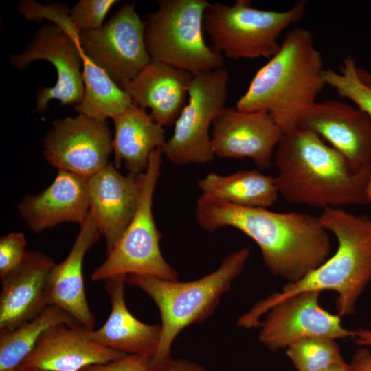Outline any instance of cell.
Masks as SVG:
<instances>
[{
	"mask_svg": "<svg viewBox=\"0 0 371 371\" xmlns=\"http://www.w3.org/2000/svg\"><path fill=\"white\" fill-rule=\"evenodd\" d=\"M115 0H80L69 10V20L78 33L94 30L103 25L104 20Z\"/></svg>",
	"mask_w": 371,
	"mask_h": 371,
	"instance_id": "obj_29",
	"label": "cell"
},
{
	"mask_svg": "<svg viewBox=\"0 0 371 371\" xmlns=\"http://www.w3.org/2000/svg\"><path fill=\"white\" fill-rule=\"evenodd\" d=\"M323 58L311 31H289L278 52L260 68L237 101L240 112H267L283 134L299 126L302 115L315 104L326 85Z\"/></svg>",
	"mask_w": 371,
	"mask_h": 371,
	"instance_id": "obj_3",
	"label": "cell"
},
{
	"mask_svg": "<svg viewBox=\"0 0 371 371\" xmlns=\"http://www.w3.org/2000/svg\"><path fill=\"white\" fill-rule=\"evenodd\" d=\"M320 293L304 291L273 305L259 323V341L276 352L307 338H352L355 332L342 326L341 317L319 305Z\"/></svg>",
	"mask_w": 371,
	"mask_h": 371,
	"instance_id": "obj_12",
	"label": "cell"
},
{
	"mask_svg": "<svg viewBox=\"0 0 371 371\" xmlns=\"http://www.w3.org/2000/svg\"><path fill=\"white\" fill-rule=\"evenodd\" d=\"M354 342L362 347H371V329L358 328L354 330Z\"/></svg>",
	"mask_w": 371,
	"mask_h": 371,
	"instance_id": "obj_34",
	"label": "cell"
},
{
	"mask_svg": "<svg viewBox=\"0 0 371 371\" xmlns=\"http://www.w3.org/2000/svg\"><path fill=\"white\" fill-rule=\"evenodd\" d=\"M147 15L144 38L151 60L186 71L193 76L223 67V55L203 37L205 0H160Z\"/></svg>",
	"mask_w": 371,
	"mask_h": 371,
	"instance_id": "obj_6",
	"label": "cell"
},
{
	"mask_svg": "<svg viewBox=\"0 0 371 371\" xmlns=\"http://www.w3.org/2000/svg\"><path fill=\"white\" fill-rule=\"evenodd\" d=\"M357 71L359 78L365 83L371 85V72L366 71L360 67H358Z\"/></svg>",
	"mask_w": 371,
	"mask_h": 371,
	"instance_id": "obj_35",
	"label": "cell"
},
{
	"mask_svg": "<svg viewBox=\"0 0 371 371\" xmlns=\"http://www.w3.org/2000/svg\"><path fill=\"white\" fill-rule=\"evenodd\" d=\"M286 355L297 371H321L344 361L335 339L311 337L287 348Z\"/></svg>",
	"mask_w": 371,
	"mask_h": 371,
	"instance_id": "obj_27",
	"label": "cell"
},
{
	"mask_svg": "<svg viewBox=\"0 0 371 371\" xmlns=\"http://www.w3.org/2000/svg\"><path fill=\"white\" fill-rule=\"evenodd\" d=\"M366 194L368 203L371 202V172L366 184Z\"/></svg>",
	"mask_w": 371,
	"mask_h": 371,
	"instance_id": "obj_37",
	"label": "cell"
},
{
	"mask_svg": "<svg viewBox=\"0 0 371 371\" xmlns=\"http://www.w3.org/2000/svg\"><path fill=\"white\" fill-rule=\"evenodd\" d=\"M26 238L21 232H12L0 238V278L16 269L25 260Z\"/></svg>",
	"mask_w": 371,
	"mask_h": 371,
	"instance_id": "obj_30",
	"label": "cell"
},
{
	"mask_svg": "<svg viewBox=\"0 0 371 371\" xmlns=\"http://www.w3.org/2000/svg\"><path fill=\"white\" fill-rule=\"evenodd\" d=\"M54 260L28 251L16 269L1 278L0 330H12L38 316L48 304Z\"/></svg>",
	"mask_w": 371,
	"mask_h": 371,
	"instance_id": "obj_18",
	"label": "cell"
},
{
	"mask_svg": "<svg viewBox=\"0 0 371 371\" xmlns=\"http://www.w3.org/2000/svg\"><path fill=\"white\" fill-rule=\"evenodd\" d=\"M192 79L193 76L186 71L151 60L121 89L138 106L150 109L149 115L155 122L169 126L187 103Z\"/></svg>",
	"mask_w": 371,
	"mask_h": 371,
	"instance_id": "obj_20",
	"label": "cell"
},
{
	"mask_svg": "<svg viewBox=\"0 0 371 371\" xmlns=\"http://www.w3.org/2000/svg\"><path fill=\"white\" fill-rule=\"evenodd\" d=\"M306 0L278 12L260 10L250 0H237L232 5L210 3L203 18V30L211 48L231 59L271 58L280 49L278 39L290 25L302 19Z\"/></svg>",
	"mask_w": 371,
	"mask_h": 371,
	"instance_id": "obj_7",
	"label": "cell"
},
{
	"mask_svg": "<svg viewBox=\"0 0 371 371\" xmlns=\"http://www.w3.org/2000/svg\"><path fill=\"white\" fill-rule=\"evenodd\" d=\"M82 54L78 38L52 23L42 27L22 53L11 56V63L19 69L34 60H43L51 63L57 71L54 86L43 87L38 92L37 111H46L53 99L58 100L62 105L76 106L82 101Z\"/></svg>",
	"mask_w": 371,
	"mask_h": 371,
	"instance_id": "obj_13",
	"label": "cell"
},
{
	"mask_svg": "<svg viewBox=\"0 0 371 371\" xmlns=\"http://www.w3.org/2000/svg\"><path fill=\"white\" fill-rule=\"evenodd\" d=\"M113 120L115 166L123 164L128 173L145 172L151 153L166 142L164 127L135 102Z\"/></svg>",
	"mask_w": 371,
	"mask_h": 371,
	"instance_id": "obj_23",
	"label": "cell"
},
{
	"mask_svg": "<svg viewBox=\"0 0 371 371\" xmlns=\"http://www.w3.org/2000/svg\"><path fill=\"white\" fill-rule=\"evenodd\" d=\"M89 330L80 324L51 328L19 366L46 371H80L128 355L95 342L90 338Z\"/></svg>",
	"mask_w": 371,
	"mask_h": 371,
	"instance_id": "obj_17",
	"label": "cell"
},
{
	"mask_svg": "<svg viewBox=\"0 0 371 371\" xmlns=\"http://www.w3.org/2000/svg\"><path fill=\"white\" fill-rule=\"evenodd\" d=\"M144 173L122 175L113 164L87 179L89 212L103 235L108 254L133 219L138 204Z\"/></svg>",
	"mask_w": 371,
	"mask_h": 371,
	"instance_id": "obj_16",
	"label": "cell"
},
{
	"mask_svg": "<svg viewBox=\"0 0 371 371\" xmlns=\"http://www.w3.org/2000/svg\"><path fill=\"white\" fill-rule=\"evenodd\" d=\"M275 181L287 202L322 210L368 203L371 171L355 172L346 159L306 128L284 133L273 155Z\"/></svg>",
	"mask_w": 371,
	"mask_h": 371,
	"instance_id": "obj_2",
	"label": "cell"
},
{
	"mask_svg": "<svg viewBox=\"0 0 371 371\" xmlns=\"http://www.w3.org/2000/svg\"><path fill=\"white\" fill-rule=\"evenodd\" d=\"M321 371H349L348 363L345 361L332 366Z\"/></svg>",
	"mask_w": 371,
	"mask_h": 371,
	"instance_id": "obj_36",
	"label": "cell"
},
{
	"mask_svg": "<svg viewBox=\"0 0 371 371\" xmlns=\"http://www.w3.org/2000/svg\"><path fill=\"white\" fill-rule=\"evenodd\" d=\"M126 278L120 275L104 281L111 301L110 314L100 328L90 329L89 335L112 350L152 359L159 344L161 326L145 324L129 311L125 302Z\"/></svg>",
	"mask_w": 371,
	"mask_h": 371,
	"instance_id": "obj_21",
	"label": "cell"
},
{
	"mask_svg": "<svg viewBox=\"0 0 371 371\" xmlns=\"http://www.w3.org/2000/svg\"><path fill=\"white\" fill-rule=\"evenodd\" d=\"M229 79L223 67L193 76L187 103L175 122L173 134L160 148L172 164H207L214 159L209 130L225 109Z\"/></svg>",
	"mask_w": 371,
	"mask_h": 371,
	"instance_id": "obj_9",
	"label": "cell"
},
{
	"mask_svg": "<svg viewBox=\"0 0 371 371\" xmlns=\"http://www.w3.org/2000/svg\"><path fill=\"white\" fill-rule=\"evenodd\" d=\"M212 146L215 156L253 160L269 168L283 133L265 111L240 112L225 108L213 121Z\"/></svg>",
	"mask_w": 371,
	"mask_h": 371,
	"instance_id": "obj_15",
	"label": "cell"
},
{
	"mask_svg": "<svg viewBox=\"0 0 371 371\" xmlns=\"http://www.w3.org/2000/svg\"><path fill=\"white\" fill-rule=\"evenodd\" d=\"M112 143L106 121L78 114L54 122L44 139L43 155L58 170L88 179L108 164Z\"/></svg>",
	"mask_w": 371,
	"mask_h": 371,
	"instance_id": "obj_11",
	"label": "cell"
},
{
	"mask_svg": "<svg viewBox=\"0 0 371 371\" xmlns=\"http://www.w3.org/2000/svg\"><path fill=\"white\" fill-rule=\"evenodd\" d=\"M162 153L160 148L150 155L144 174L136 212L104 262L91 274L95 282L120 275L149 276L177 280V272L164 259L159 247L161 234L153 214V200L160 175Z\"/></svg>",
	"mask_w": 371,
	"mask_h": 371,
	"instance_id": "obj_8",
	"label": "cell"
},
{
	"mask_svg": "<svg viewBox=\"0 0 371 371\" xmlns=\"http://www.w3.org/2000/svg\"><path fill=\"white\" fill-rule=\"evenodd\" d=\"M145 25L135 4H125L100 28L80 33L78 41L83 54L121 87L151 61Z\"/></svg>",
	"mask_w": 371,
	"mask_h": 371,
	"instance_id": "obj_10",
	"label": "cell"
},
{
	"mask_svg": "<svg viewBox=\"0 0 371 371\" xmlns=\"http://www.w3.org/2000/svg\"><path fill=\"white\" fill-rule=\"evenodd\" d=\"M348 366L349 371H371V352L366 347L357 349Z\"/></svg>",
	"mask_w": 371,
	"mask_h": 371,
	"instance_id": "obj_32",
	"label": "cell"
},
{
	"mask_svg": "<svg viewBox=\"0 0 371 371\" xmlns=\"http://www.w3.org/2000/svg\"><path fill=\"white\" fill-rule=\"evenodd\" d=\"M150 358L127 355L118 360L90 366L80 371H150Z\"/></svg>",
	"mask_w": 371,
	"mask_h": 371,
	"instance_id": "obj_31",
	"label": "cell"
},
{
	"mask_svg": "<svg viewBox=\"0 0 371 371\" xmlns=\"http://www.w3.org/2000/svg\"><path fill=\"white\" fill-rule=\"evenodd\" d=\"M19 213L35 233L64 223L82 224L89 212L87 179L58 170L54 181L36 196H26Z\"/></svg>",
	"mask_w": 371,
	"mask_h": 371,
	"instance_id": "obj_19",
	"label": "cell"
},
{
	"mask_svg": "<svg viewBox=\"0 0 371 371\" xmlns=\"http://www.w3.org/2000/svg\"><path fill=\"white\" fill-rule=\"evenodd\" d=\"M12 371H46V370H40L37 368H24V367L18 366L16 368H15Z\"/></svg>",
	"mask_w": 371,
	"mask_h": 371,
	"instance_id": "obj_38",
	"label": "cell"
},
{
	"mask_svg": "<svg viewBox=\"0 0 371 371\" xmlns=\"http://www.w3.org/2000/svg\"><path fill=\"white\" fill-rule=\"evenodd\" d=\"M100 235L89 212L80 225L79 232L68 256L53 267L49 284L48 304L63 308L90 329H94L96 319L87 300L82 265L87 252L95 244Z\"/></svg>",
	"mask_w": 371,
	"mask_h": 371,
	"instance_id": "obj_22",
	"label": "cell"
},
{
	"mask_svg": "<svg viewBox=\"0 0 371 371\" xmlns=\"http://www.w3.org/2000/svg\"><path fill=\"white\" fill-rule=\"evenodd\" d=\"M357 67L355 60L347 56L343 60L340 72L326 69L324 79L326 85L334 88L341 97L352 101L359 109L371 116V85L359 78Z\"/></svg>",
	"mask_w": 371,
	"mask_h": 371,
	"instance_id": "obj_28",
	"label": "cell"
},
{
	"mask_svg": "<svg viewBox=\"0 0 371 371\" xmlns=\"http://www.w3.org/2000/svg\"><path fill=\"white\" fill-rule=\"evenodd\" d=\"M83 53V52H82ZM84 94L75 110L98 121L114 118L133 104L131 97L100 67L82 54Z\"/></svg>",
	"mask_w": 371,
	"mask_h": 371,
	"instance_id": "obj_25",
	"label": "cell"
},
{
	"mask_svg": "<svg viewBox=\"0 0 371 371\" xmlns=\"http://www.w3.org/2000/svg\"><path fill=\"white\" fill-rule=\"evenodd\" d=\"M319 218L326 229L335 236L336 251L300 280L288 282L281 292L256 304L243 315L249 326H257L260 317L278 302L308 291H335L338 315L355 313L359 297L371 282V219L342 207L325 208Z\"/></svg>",
	"mask_w": 371,
	"mask_h": 371,
	"instance_id": "obj_4",
	"label": "cell"
},
{
	"mask_svg": "<svg viewBox=\"0 0 371 371\" xmlns=\"http://www.w3.org/2000/svg\"><path fill=\"white\" fill-rule=\"evenodd\" d=\"M195 216L207 232L231 227L248 236L259 247L269 271L289 282L317 269L330 253L329 232L319 216L241 207L203 194L196 201Z\"/></svg>",
	"mask_w": 371,
	"mask_h": 371,
	"instance_id": "obj_1",
	"label": "cell"
},
{
	"mask_svg": "<svg viewBox=\"0 0 371 371\" xmlns=\"http://www.w3.org/2000/svg\"><path fill=\"white\" fill-rule=\"evenodd\" d=\"M198 186L203 195L245 207L267 209L279 195L274 177L256 169L227 176L210 172L199 181Z\"/></svg>",
	"mask_w": 371,
	"mask_h": 371,
	"instance_id": "obj_24",
	"label": "cell"
},
{
	"mask_svg": "<svg viewBox=\"0 0 371 371\" xmlns=\"http://www.w3.org/2000/svg\"><path fill=\"white\" fill-rule=\"evenodd\" d=\"M299 126L328 141L355 172L371 171V116L339 100L317 102L302 115Z\"/></svg>",
	"mask_w": 371,
	"mask_h": 371,
	"instance_id": "obj_14",
	"label": "cell"
},
{
	"mask_svg": "<svg viewBox=\"0 0 371 371\" xmlns=\"http://www.w3.org/2000/svg\"><path fill=\"white\" fill-rule=\"evenodd\" d=\"M163 371H207L203 366L183 359H171Z\"/></svg>",
	"mask_w": 371,
	"mask_h": 371,
	"instance_id": "obj_33",
	"label": "cell"
},
{
	"mask_svg": "<svg viewBox=\"0 0 371 371\" xmlns=\"http://www.w3.org/2000/svg\"><path fill=\"white\" fill-rule=\"evenodd\" d=\"M79 324L63 308L49 305L38 316L19 328L0 330V371H12L16 368L34 348L41 336L51 328L60 324Z\"/></svg>",
	"mask_w": 371,
	"mask_h": 371,
	"instance_id": "obj_26",
	"label": "cell"
},
{
	"mask_svg": "<svg viewBox=\"0 0 371 371\" xmlns=\"http://www.w3.org/2000/svg\"><path fill=\"white\" fill-rule=\"evenodd\" d=\"M249 254L247 247L233 251L214 271L189 282L149 276H127L126 283L146 293L159 308L161 316V338L150 361V371L164 370L172 359V344L183 329L203 323L214 313L221 296L243 271Z\"/></svg>",
	"mask_w": 371,
	"mask_h": 371,
	"instance_id": "obj_5",
	"label": "cell"
}]
</instances>
